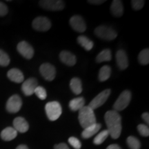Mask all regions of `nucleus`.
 Wrapping results in <instances>:
<instances>
[{
    "label": "nucleus",
    "mask_w": 149,
    "mask_h": 149,
    "mask_svg": "<svg viewBox=\"0 0 149 149\" xmlns=\"http://www.w3.org/2000/svg\"><path fill=\"white\" fill-rule=\"evenodd\" d=\"M104 120L108 127V132L109 135L113 139H117L120 137L122 133V117L118 112L109 111L105 113Z\"/></svg>",
    "instance_id": "f257e3e1"
},
{
    "label": "nucleus",
    "mask_w": 149,
    "mask_h": 149,
    "mask_svg": "<svg viewBox=\"0 0 149 149\" xmlns=\"http://www.w3.org/2000/svg\"><path fill=\"white\" fill-rule=\"evenodd\" d=\"M78 119H79L80 125L84 128L88 127L97 123L94 111L88 106L87 107L84 106L82 109L79 110Z\"/></svg>",
    "instance_id": "f03ea898"
},
{
    "label": "nucleus",
    "mask_w": 149,
    "mask_h": 149,
    "mask_svg": "<svg viewBox=\"0 0 149 149\" xmlns=\"http://www.w3.org/2000/svg\"><path fill=\"white\" fill-rule=\"evenodd\" d=\"M45 111L48 118L51 121L57 120L62 113V109L58 102H48L45 106Z\"/></svg>",
    "instance_id": "7ed1b4c3"
},
{
    "label": "nucleus",
    "mask_w": 149,
    "mask_h": 149,
    "mask_svg": "<svg viewBox=\"0 0 149 149\" xmlns=\"http://www.w3.org/2000/svg\"><path fill=\"white\" fill-rule=\"evenodd\" d=\"M95 34L99 38L107 41L115 40L117 36V33L114 29L107 26H100L95 29Z\"/></svg>",
    "instance_id": "20e7f679"
},
{
    "label": "nucleus",
    "mask_w": 149,
    "mask_h": 149,
    "mask_svg": "<svg viewBox=\"0 0 149 149\" xmlns=\"http://www.w3.org/2000/svg\"><path fill=\"white\" fill-rule=\"evenodd\" d=\"M130 100H131V93L130 91H123L113 105L114 111L118 112L125 109L130 104Z\"/></svg>",
    "instance_id": "39448f33"
},
{
    "label": "nucleus",
    "mask_w": 149,
    "mask_h": 149,
    "mask_svg": "<svg viewBox=\"0 0 149 149\" xmlns=\"http://www.w3.org/2000/svg\"><path fill=\"white\" fill-rule=\"evenodd\" d=\"M110 95H111V90L110 89H107L104 90L98 94L90 102L89 104V107H91L93 111L95 109H98L100 107H102L103 104L107 102V100L109 98Z\"/></svg>",
    "instance_id": "423d86ee"
},
{
    "label": "nucleus",
    "mask_w": 149,
    "mask_h": 149,
    "mask_svg": "<svg viewBox=\"0 0 149 149\" xmlns=\"http://www.w3.org/2000/svg\"><path fill=\"white\" fill-rule=\"evenodd\" d=\"M41 7L47 10H61L64 8V2L61 0H42L40 1Z\"/></svg>",
    "instance_id": "0eeeda50"
},
{
    "label": "nucleus",
    "mask_w": 149,
    "mask_h": 149,
    "mask_svg": "<svg viewBox=\"0 0 149 149\" xmlns=\"http://www.w3.org/2000/svg\"><path fill=\"white\" fill-rule=\"evenodd\" d=\"M40 72L42 77L47 81H53L56 75V69L55 66L49 64L44 63L40 67Z\"/></svg>",
    "instance_id": "6e6552de"
},
{
    "label": "nucleus",
    "mask_w": 149,
    "mask_h": 149,
    "mask_svg": "<svg viewBox=\"0 0 149 149\" xmlns=\"http://www.w3.org/2000/svg\"><path fill=\"white\" fill-rule=\"evenodd\" d=\"M22 106V101L17 95L11 96L6 103V110L9 113H15L19 111Z\"/></svg>",
    "instance_id": "1a4fd4ad"
},
{
    "label": "nucleus",
    "mask_w": 149,
    "mask_h": 149,
    "mask_svg": "<svg viewBox=\"0 0 149 149\" xmlns=\"http://www.w3.org/2000/svg\"><path fill=\"white\" fill-rule=\"evenodd\" d=\"M33 29L38 31H47L51 29V22L46 17H38L33 22Z\"/></svg>",
    "instance_id": "9d476101"
},
{
    "label": "nucleus",
    "mask_w": 149,
    "mask_h": 149,
    "mask_svg": "<svg viewBox=\"0 0 149 149\" xmlns=\"http://www.w3.org/2000/svg\"><path fill=\"white\" fill-rule=\"evenodd\" d=\"M38 86V82L34 77H31L24 81L22 86V90L24 94L26 96L32 95L34 93L35 88Z\"/></svg>",
    "instance_id": "9b49d317"
},
{
    "label": "nucleus",
    "mask_w": 149,
    "mask_h": 149,
    "mask_svg": "<svg viewBox=\"0 0 149 149\" xmlns=\"http://www.w3.org/2000/svg\"><path fill=\"white\" fill-rule=\"evenodd\" d=\"M17 51L26 59H31L34 55V49L29 43L23 41L19 42L17 45Z\"/></svg>",
    "instance_id": "f8f14e48"
},
{
    "label": "nucleus",
    "mask_w": 149,
    "mask_h": 149,
    "mask_svg": "<svg viewBox=\"0 0 149 149\" xmlns=\"http://www.w3.org/2000/svg\"><path fill=\"white\" fill-rule=\"evenodd\" d=\"M69 23L72 29L78 33H84L86 29V25L84 20L79 15L72 16L70 18Z\"/></svg>",
    "instance_id": "ddd939ff"
},
{
    "label": "nucleus",
    "mask_w": 149,
    "mask_h": 149,
    "mask_svg": "<svg viewBox=\"0 0 149 149\" xmlns=\"http://www.w3.org/2000/svg\"><path fill=\"white\" fill-rule=\"evenodd\" d=\"M116 61L117 66L121 70H125L128 66V59L125 51L123 50H119L116 53Z\"/></svg>",
    "instance_id": "4468645a"
},
{
    "label": "nucleus",
    "mask_w": 149,
    "mask_h": 149,
    "mask_svg": "<svg viewBox=\"0 0 149 149\" xmlns=\"http://www.w3.org/2000/svg\"><path fill=\"white\" fill-rule=\"evenodd\" d=\"M59 59L61 61L67 66H72L76 64V57L70 52L64 51L59 54Z\"/></svg>",
    "instance_id": "2eb2a0df"
},
{
    "label": "nucleus",
    "mask_w": 149,
    "mask_h": 149,
    "mask_svg": "<svg viewBox=\"0 0 149 149\" xmlns=\"http://www.w3.org/2000/svg\"><path fill=\"white\" fill-rule=\"evenodd\" d=\"M14 128L17 132L19 133H26L29 128V125L25 119L22 117H16L13 121Z\"/></svg>",
    "instance_id": "dca6fc26"
},
{
    "label": "nucleus",
    "mask_w": 149,
    "mask_h": 149,
    "mask_svg": "<svg viewBox=\"0 0 149 149\" xmlns=\"http://www.w3.org/2000/svg\"><path fill=\"white\" fill-rule=\"evenodd\" d=\"M101 127H102L101 124L95 123V124H93V125L84 128V130H83L82 133H81V136H82L83 138L84 139L90 138V137H92V136L95 135L99 130H100Z\"/></svg>",
    "instance_id": "f3484780"
},
{
    "label": "nucleus",
    "mask_w": 149,
    "mask_h": 149,
    "mask_svg": "<svg viewBox=\"0 0 149 149\" xmlns=\"http://www.w3.org/2000/svg\"><path fill=\"white\" fill-rule=\"evenodd\" d=\"M9 79L16 83H21L24 81V77L21 70L17 68H12L7 73Z\"/></svg>",
    "instance_id": "a211bd4d"
},
{
    "label": "nucleus",
    "mask_w": 149,
    "mask_h": 149,
    "mask_svg": "<svg viewBox=\"0 0 149 149\" xmlns=\"http://www.w3.org/2000/svg\"><path fill=\"white\" fill-rule=\"evenodd\" d=\"M111 10L112 14L117 17L122 16L124 13V7L122 1L120 0H114L111 3Z\"/></svg>",
    "instance_id": "6ab92c4d"
},
{
    "label": "nucleus",
    "mask_w": 149,
    "mask_h": 149,
    "mask_svg": "<svg viewBox=\"0 0 149 149\" xmlns=\"http://www.w3.org/2000/svg\"><path fill=\"white\" fill-rule=\"evenodd\" d=\"M17 135V130L13 127H7L1 133V137L4 141H10L14 139Z\"/></svg>",
    "instance_id": "aec40b11"
},
{
    "label": "nucleus",
    "mask_w": 149,
    "mask_h": 149,
    "mask_svg": "<svg viewBox=\"0 0 149 149\" xmlns=\"http://www.w3.org/2000/svg\"><path fill=\"white\" fill-rule=\"evenodd\" d=\"M85 100L82 97L74 98L69 102V108L72 111H79L84 107Z\"/></svg>",
    "instance_id": "412c9836"
},
{
    "label": "nucleus",
    "mask_w": 149,
    "mask_h": 149,
    "mask_svg": "<svg viewBox=\"0 0 149 149\" xmlns=\"http://www.w3.org/2000/svg\"><path fill=\"white\" fill-rule=\"evenodd\" d=\"M77 42L79 45H81L85 50L88 51H91L94 45L92 41L84 35H81V36L78 37Z\"/></svg>",
    "instance_id": "4be33fe9"
},
{
    "label": "nucleus",
    "mask_w": 149,
    "mask_h": 149,
    "mask_svg": "<svg viewBox=\"0 0 149 149\" xmlns=\"http://www.w3.org/2000/svg\"><path fill=\"white\" fill-rule=\"evenodd\" d=\"M70 87L72 92L75 95H79L82 92V86H81V81L79 78H72L70 82Z\"/></svg>",
    "instance_id": "5701e85b"
},
{
    "label": "nucleus",
    "mask_w": 149,
    "mask_h": 149,
    "mask_svg": "<svg viewBox=\"0 0 149 149\" xmlns=\"http://www.w3.org/2000/svg\"><path fill=\"white\" fill-rule=\"evenodd\" d=\"M112 59V53L111 50L104 49L98 54L96 57L97 62L101 63L104 61H111Z\"/></svg>",
    "instance_id": "b1692460"
},
{
    "label": "nucleus",
    "mask_w": 149,
    "mask_h": 149,
    "mask_svg": "<svg viewBox=\"0 0 149 149\" xmlns=\"http://www.w3.org/2000/svg\"><path fill=\"white\" fill-rule=\"evenodd\" d=\"M111 74V68L109 66H104L101 68L99 72L98 78L100 81H104L106 80L109 79L110 76Z\"/></svg>",
    "instance_id": "393cba45"
},
{
    "label": "nucleus",
    "mask_w": 149,
    "mask_h": 149,
    "mask_svg": "<svg viewBox=\"0 0 149 149\" xmlns=\"http://www.w3.org/2000/svg\"><path fill=\"white\" fill-rule=\"evenodd\" d=\"M109 134L107 130H102L101 133H100L97 135L95 137L93 142L96 145H100L102 144L104 141L107 139V138L109 137Z\"/></svg>",
    "instance_id": "a878e982"
},
{
    "label": "nucleus",
    "mask_w": 149,
    "mask_h": 149,
    "mask_svg": "<svg viewBox=\"0 0 149 149\" xmlns=\"http://www.w3.org/2000/svg\"><path fill=\"white\" fill-rule=\"evenodd\" d=\"M127 144L130 149H140L141 144L138 139L133 136H130L127 138Z\"/></svg>",
    "instance_id": "bb28decb"
},
{
    "label": "nucleus",
    "mask_w": 149,
    "mask_h": 149,
    "mask_svg": "<svg viewBox=\"0 0 149 149\" xmlns=\"http://www.w3.org/2000/svg\"><path fill=\"white\" fill-rule=\"evenodd\" d=\"M138 60L141 64L147 65L149 62V50L144 49L139 54Z\"/></svg>",
    "instance_id": "cd10ccee"
},
{
    "label": "nucleus",
    "mask_w": 149,
    "mask_h": 149,
    "mask_svg": "<svg viewBox=\"0 0 149 149\" xmlns=\"http://www.w3.org/2000/svg\"><path fill=\"white\" fill-rule=\"evenodd\" d=\"M10 63L8 55L2 50L0 49V66H7Z\"/></svg>",
    "instance_id": "c85d7f7f"
},
{
    "label": "nucleus",
    "mask_w": 149,
    "mask_h": 149,
    "mask_svg": "<svg viewBox=\"0 0 149 149\" xmlns=\"http://www.w3.org/2000/svg\"><path fill=\"white\" fill-rule=\"evenodd\" d=\"M34 93H35V95L38 97V98H40V100H45L46 98V96H47V93H46V89L42 86H38L35 88V92Z\"/></svg>",
    "instance_id": "c756f323"
},
{
    "label": "nucleus",
    "mask_w": 149,
    "mask_h": 149,
    "mask_svg": "<svg viewBox=\"0 0 149 149\" xmlns=\"http://www.w3.org/2000/svg\"><path fill=\"white\" fill-rule=\"evenodd\" d=\"M137 130L139 134L144 137H148L149 135V128L148 126L144 125V124H139L137 126Z\"/></svg>",
    "instance_id": "7c9ffc66"
},
{
    "label": "nucleus",
    "mask_w": 149,
    "mask_h": 149,
    "mask_svg": "<svg viewBox=\"0 0 149 149\" xmlns=\"http://www.w3.org/2000/svg\"><path fill=\"white\" fill-rule=\"evenodd\" d=\"M145 1L143 0H132L131 4L133 6V8L135 10H141L144 6Z\"/></svg>",
    "instance_id": "2f4dec72"
},
{
    "label": "nucleus",
    "mask_w": 149,
    "mask_h": 149,
    "mask_svg": "<svg viewBox=\"0 0 149 149\" xmlns=\"http://www.w3.org/2000/svg\"><path fill=\"white\" fill-rule=\"evenodd\" d=\"M68 142L71 146L75 149H80L81 147V144L77 138L74 137H71L68 139Z\"/></svg>",
    "instance_id": "473e14b6"
},
{
    "label": "nucleus",
    "mask_w": 149,
    "mask_h": 149,
    "mask_svg": "<svg viewBox=\"0 0 149 149\" xmlns=\"http://www.w3.org/2000/svg\"><path fill=\"white\" fill-rule=\"evenodd\" d=\"M8 7L4 3L0 1V16L3 17L8 13Z\"/></svg>",
    "instance_id": "72a5a7b5"
},
{
    "label": "nucleus",
    "mask_w": 149,
    "mask_h": 149,
    "mask_svg": "<svg viewBox=\"0 0 149 149\" xmlns=\"http://www.w3.org/2000/svg\"><path fill=\"white\" fill-rule=\"evenodd\" d=\"M55 149H70L69 147L64 143H61L55 146Z\"/></svg>",
    "instance_id": "f704fd0d"
},
{
    "label": "nucleus",
    "mask_w": 149,
    "mask_h": 149,
    "mask_svg": "<svg viewBox=\"0 0 149 149\" xmlns=\"http://www.w3.org/2000/svg\"><path fill=\"white\" fill-rule=\"evenodd\" d=\"M106 1H102V0H91V1H88V3H91V4H95V5H99L102 4L105 2Z\"/></svg>",
    "instance_id": "c9c22d12"
},
{
    "label": "nucleus",
    "mask_w": 149,
    "mask_h": 149,
    "mask_svg": "<svg viewBox=\"0 0 149 149\" xmlns=\"http://www.w3.org/2000/svg\"><path fill=\"white\" fill-rule=\"evenodd\" d=\"M142 118L145 122H146V124H148L149 123V114L148 113H144L142 114Z\"/></svg>",
    "instance_id": "e433bc0d"
},
{
    "label": "nucleus",
    "mask_w": 149,
    "mask_h": 149,
    "mask_svg": "<svg viewBox=\"0 0 149 149\" xmlns=\"http://www.w3.org/2000/svg\"><path fill=\"white\" fill-rule=\"evenodd\" d=\"M107 149H122L121 147L117 144H111L107 147Z\"/></svg>",
    "instance_id": "4c0bfd02"
},
{
    "label": "nucleus",
    "mask_w": 149,
    "mask_h": 149,
    "mask_svg": "<svg viewBox=\"0 0 149 149\" xmlns=\"http://www.w3.org/2000/svg\"><path fill=\"white\" fill-rule=\"evenodd\" d=\"M16 149H29V148H28V147L26 146H25V145H19V146L17 147Z\"/></svg>",
    "instance_id": "58836bf2"
}]
</instances>
